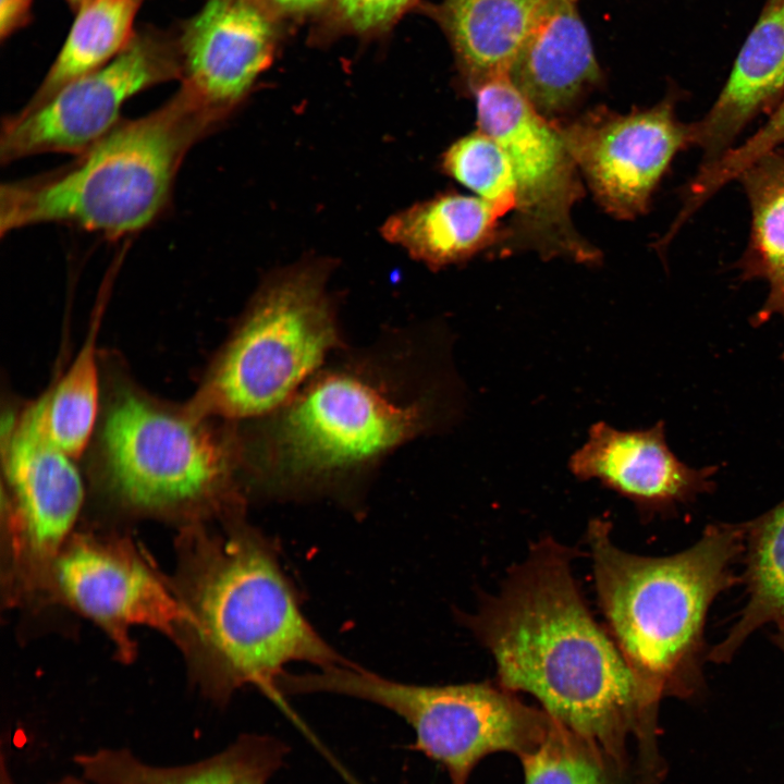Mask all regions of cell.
I'll return each mask as SVG.
<instances>
[{"mask_svg": "<svg viewBox=\"0 0 784 784\" xmlns=\"http://www.w3.org/2000/svg\"><path fill=\"white\" fill-rule=\"evenodd\" d=\"M590 549L599 605L611 638L644 687L658 701L689 697L702 683L707 613L738 577L746 524H712L690 548L669 556L620 549L611 523L592 519Z\"/></svg>", "mask_w": 784, "mask_h": 784, "instance_id": "3", "label": "cell"}, {"mask_svg": "<svg viewBox=\"0 0 784 784\" xmlns=\"http://www.w3.org/2000/svg\"><path fill=\"white\" fill-rule=\"evenodd\" d=\"M220 126L177 90L156 110L121 121L69 166L3 183L1 235L47 223L112 240L142 231L168 209L188 151Z\"/></svg>", "mask_w": 784, "mask_h": 784, "instance_id": "4", "label": "cell"}, {"mask_svg": "<svg viewBox=\"0 0 784 784\" xmlns=\"http://www.w3.org/2000/svg\"><path fill=\"white\" fill-rule=\"evenodd\" d=\"M2 784H13V783L9 780L8 776L3 775V776H2Z\"/></svg>", "mask_w": 784, "mask_h": 784, "instance_id": "33", "label": "cell"}, {"mask_svg": "<svg viewBox=\"0 0 784 784\" xmlns=\"http://www.w3.org/2000/svg\"><path fill=\"white\" fill-rule=\"evenodd\" d=\"M280 9L287 12H304L317 8L324 0H272Z\"/></svg>", "mask_w": 784, "mask_h": 784, "instance_id": "30", "label": "cell"}, {"mask_svg": "<svg viewBox=\"0 0 784 784\" xmlns=\"http://www.w3.org/2000/svg\"><path fill=\"white\" fill-rule=\"evenodd\" d=\"M746 524L747 602L725 639L709 660L728 662L744 641L768 623H784V500Z\"/></svg>", "mask_w": 784, "mask_h": 784, "instance_id": "21", "label": "cell"}, {"mask_svg": "<svg viewBox=\"0 0 784 784\" xmlns=\"http://www.w3.org/2000/svg\"><path fill=\"white\" fill-rule=\"evenodd\" d=\"M5 436L13 551L25 563L46 568L56 562L76 522L83 481L73 457L49 438L41 399L10 424Z\"/></svg>", "mask_w": 784, "mask_h": 784, "instance_id": "12", "label": "cell"}, {"mask_svg": "<svg viewBox=\"0 0 784 784\" xmlns=\"http://www.w3.org/2000/svg\"><path fill=\"white\" fill-rule=\"evenodd\" d=\"M740 177L752 210L757 272L769 285L768 297L755 315L754 323L759 326L774 316L784 321V157L772 151L751 164Z\"/></svg>", "mask_w": 784, "mask_h": 784, "instance_id": "23", "label": "cell"}, {"mask_svg": "<svg viewBox=\"0 0 784 784\" xmlns=\"http://www.w3.org/2000/svg\"><path fill=\"white\" fill-rule=\"evenodd\" d=\"M286 746L264 735H245L222 752L181 767L145 763L125 749H101L76 757L85 780L59 784H267L281 767Z\"/></svg>", "mask_w": 784, "mask_h": 784, "instance_id": "19", "label": "cell"}, {"mask_svg": "<svg viewBox=\"0 0 784 784\" xmlns=\"http://www.w3.org/2000/svg\"><path fill=\"white\" fill-rule=\"evenodd\" d=\"M784 143V98L768 122L739 147L710 161L691 184L695 196L705 201L728 181L739 177L751 164Z\"/></svg>", "mask_w": 784, "mask_h": 784, "instance_id": "27", "label": "cell"}, {"mask_svg": "<svg viewBox=\"0 0 784 784\" xmlns=\"http://www.w3.org/2000/svg\"><path fill=\"white\" fill-rule=\"evenodd\" d=\"M416 0H335L339 20L348 29L368 33L383 29Z\"/></svg>", "mask_w": 784, "mask_h": 784, "instance_id": "28", "label": "cell"}, {"mask_svg": "<svg viewBox=\"0 0 784 784\" xmlns=\"http://www.w3.org/2000/svg\"><path fill=\"white\" fill-rule=\"evenodd\" d=\"M293 687L298 694L355 697L400 715L415 733V747L444 765L453 784H465L471 769L488 754L502 750L522 757L531 751L554 721L499 683L414 685L353 663L296 675Z\"/></svg>", "mask_w": 784, "mask_h": 784, "instance_id": "8", "label": "cell"}, {"mask_svg": "<svg viewBox=\"0 0 784 784\" xmlns=\"http://www.w3.org/2000/svg\"><path fill=\"white\" fill-rule=\"evenodd\" d=\"M100 311L76 357L51 392L42 399L45 428L51 441L73 458L85 450L98 414L99 380L96 338Z\"/></svg>", "mask_w": 784, "mask_h": 784, "instance_id": "24", "label": "cell"}, {"mask_svg": "<svg viewBox=\"0 0 784 784\" xmlns=\"http://www.w3.org/2000/svg\"><path fill=\"white\" fill-rule=\"evenodd\" d=\"M63 598L131 650L128 629L148 626L173 635L193 622L157 573L133 549L120 543L77 539L53 563Z\"/></svg>", "mask_w": 784, "mask_h": 784, "instance_id": "13", "label": "cell"}, {"mask_svg": "<svg viewBox=\"0 0 784 784\" xmlns=\"http://www.w3.org/2000/svg\"><path fill=\"white\" fill-rule=\"evenodd\" d=\"M784 91V0H765L712 108L691 124V143L719 158Z\"/></svg>", "mask_w": 784, "mask_h": 784, "instance_id": "17", "label": "cell"}, {"mask_svg": "<svg viewBox=\"0 0 784 784\" xmlns=\"http://www.w3.org/2000/svg\"><path fill=\"white\" fill-rule=\"evenodd\" d=\"M775 642L784 652V623L777 625V633L775 634Z\"/></svg>", "mask_w": 784, "mask_h": 784, "instance_id": "31", "label": "cell"}, {"mask_svg": "<svg viewBox=\"0 0 784 784\" xmlns=\"http://www.w3.org/2000/svg\"><path fill=\"white\" fill-rule=\"evenodd\" d=\"M580 480L597 479L630 500L641 515L669 514L715 489L719 466L691 467L669 448L663 420L647 429L591 426L587 442L568 462Z\"/></svg>", "mask_w": 784, "mask_h": 784, "instance_id": "15", "label": "cell"}, {"mask_svg": "<svg viewBox=\"0 0 784 784\" xmlns=\"http://www.w3.org/2000/svg\"><path fill=\"white\" fill-rule=\"evenodd\" d=\"M86 1H87V0H68V2H69L73 8H79V7H81L82 4H84Z\"/></svg>", "mask_w": 784, "mask_h": 784, "instance_id": "32", "label": "cell"}, {"mask_svg": "<svg viewBox=\"0 0 784 784\" xmlns=\"http://www.w3.org/2000/svg\"><path fill=\"white\" fill-rule=\"evenodd\" d=\"M544 0H441L436 14L464 86L473 93L509 71Z\"/></svg>", "mask_w": 784, "mask_h": 784, "instance_id": "20", "label": "cell"}, {"mask_svg": "<svg viewBox=\"0 0 784 784\" xmlns=\"http://www.w3.org/2000/svg\"><path fill=\"white\" fill-rule=\"evenodd\" d=\"M577 549L551 537L531 544L497 595L463 624L494 659L498 683L525 691L564 727L621 764L629 733L652 752L659 701L593 618L572 564Z\"/></svg>", "mask_w": 784, "mask_h": 784, "instance_id": "1", "label": "cell"}, {"mask_svg": "<svg viewBox=\"0 0 784 784\" xmlns=\"http://www.w3.org/2000/svg\"><path fill=\"white\" fill-rule=\"evenodd\" d=\"M188 609L221 697L245 685L273 694L294 662L351 664L310 625L275 546L253 527L235 525L206 547Z\"/></svg>", "mask_w": 784, "mask_h": 784, "instance_id": "5", "label": "cell"}, {"mask_svg": "<svg viewBox=\"0 0 784 784\" xmlns=\"http://www.w3.org/2000/svg\"><path fill=\"white\" fill-rule=\"evenodd\" d=\"M552 122L595 199L623 220L645 213L672 159L691 143V124L677 120L672 94L628 113L598 106Z\"/></svg>", "mask_w": 784, "mask_h": 784, "instance_id": "11", "label": "cell"}, {"mask_svg": "<svg viewBox=\"0 0 784 784\" xmlns=\"http://www.w3.org/2000/svg\"><path fill=\"white\" fill-rule=\"evenodd\" d=\"M176 45L179 90L222 125L269 66L274 27L259 0H207Z\"/></svg>", "mask_w": 784, "mask_h": 784, "instance_id": "14", "label": "cell"}, {"mask_svg": "<svg viewBox=\"0 0 784 784\" xmlns=\"http://www.w3.org/2000/svg\"><path fill=\"white\" fill-rule=\"evenodd\" d=\"M33 0H0V36H10L26 24Z\"/></svg>", "mask_w": 784, "mask_h": 784, "instance_id": "29", "label": "cell"}, {"mask_svg": "<svg viewBox=\"0 0 784 784\" xmlns=\"http://www.w3.org/2000/svg\"><path fill=\"white\" fill-rule=\"evenodd\" d=\"M502 215L478 196L446 192L390 217L382 236L432 270L495 249L503 238Z\"/></svg>", "mask_w": 784, "mask_h": 784, "instance_id": "18", "label": "cell"}, {"mask_svg": "<svg viewBox=\"0 0 784 784\" xmlns=\"http://www.w3.org/2000/svg\"><path fill=\"white\" fill-rule=\"evenodd\" d=\"M522 760L525 784H615L609 767L613 761L555 720Z\"/></svg>", "mask_w": 784, "mask_h": 784, "instance_id": "26", "label": "cell"}, {"mask_svg": "<svg viewBox=\"0 0 784 784\" xmlns=\"http://www.w3.org/2000/svg\"><path fill=\"white\" fill-rule=\"evenodd\" d=\"M188 407L173 409L133 390L106 413L100 453L107 481L131 507L175 512L236 505L242 441Z\"/></svg>", "mask_w": 784, "mask_h": 784, "instance_id": "7", "label": "cell"}, {"mask_svg": "<svg viewBox=\"0 0 784 784\" xmlns=\"http://www.w3.org/2000/svg\"><path fill=\"white\" fill-rule=\"evenodd\" d=\"M142 0H87L66 41L26 106H36L70 82L114 59L133 38L132 26Z\"/></svg>", "mask_w": 784, "mask_h": 784, "instance_id": "22", "label": "cell"}, {"mask_svg": "<svg viewBox=\"0 0 784 784\" xmlns=\"http://www.w3.org/2000/svg\"><path fill=\"white\" fill-rule=\"evenodd\" d=\"M477 127L507 154L517 187V207L494 249L501 256L530 250L543 259L593 265L600 250L576 230L572 209L584 195L578 168L552 121L540 115L509 76L473 93Z\"/></svg>", "mask_w": 784, "mask_h": 784, "instance_id": "9", "label": "cell"}, {"mask_svg": "<svg viewBox=\"0 0 784 784\" xmlns=\"http://www.w3.org/2000/svg\"><path fill=\"white\" fill-rule=\"evenodd\" d=\"M180 76L176 40L150 32L134 35L103 66L3 120L1 162L52 152L81 155L121 122V110L133 96Z\"/></svg>", "mask_w": 784, "mask_h": 784, "instance_id": "10", "label": "cell"}, {"mask_svg": "<svg viewBox=\"0 0 784 784\" xmlns=\"http://www.w3.org/2000/svg\"><path fill=\"white\" fill-rule=\"evenodd\" d=\"M409 330L347 347L284 405L260 418L243 464L273 497L336 492L363 482L392 453L429 433L441 414Z\"/></svg>", "mask_w": 784, "mask_h": 784, "instance_id": "2", "label": "cell"}, {"mask_svg": "<svg viewBox=\"0 0 784 784\" xmlns=\"http://www.w3.org/2000/svg\"><path fill=\"white\" fill-rule=\"evenodd\" d=\"M445 174L491 204L502 217L517 207V187L511 160L488 133L476 131L458 138L444 151Z\"/></svg>", "mask_w": 784, "mask_h": 784, "instance_id": "25", "label": "cell"}, {"mask_svg": "<svg viewBox=\"0 0 784 784\" xmlns=\"http://www.w3.org/2000/svg\"><path fill=\"white\" fill-rule=\"evenodd\" d=\"M579 0H544L509 71L528 103L549 121L565 119L603 79Z\"/></svg>", "mask_w": 784, "mask_h": 784, "instance_id": "16", "label": "cell"}, {"mask_svg": "<svg viewBox=\"0 0 784 784\" xmlns=\"http://www.w3.org/2000/svg\"><path fill=\"white\" fill-rule=\"evenodd\" d=\"M330 270L302 261L265 279L187 407L203 418L260 419L346 348Z\"/></svg>", "mask_w": 784, "mask_h": 784, "instance_id": "6", "label": "cell"}]
</instances>
